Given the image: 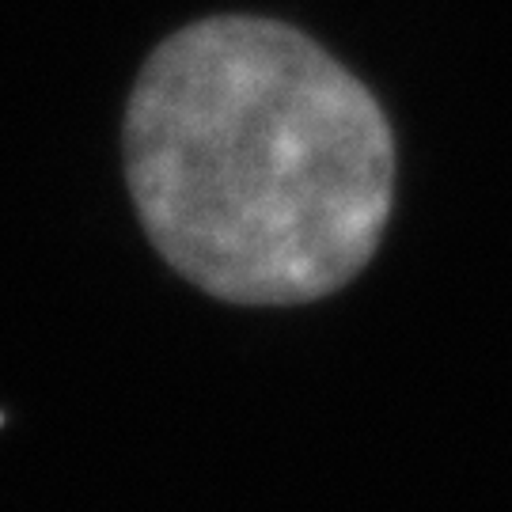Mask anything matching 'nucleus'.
Returning <instances> with one entry per match:
<instances>
[{
  "instance_id": "nucleus-1",
  "label": "nucleus",
  "mask_w": 512,
  "mask_h": 512,
  "mask_svg": "<svg viewBox=\"0 0 512 512\" xmlns=\"http://www.w3.org/2000/svg\"><path fill=\"white\" fill-rule=\"evenodd\" d=\"M122 156L156 255L243 308L346 289L395 205L380 99L308 31L270 16H205L167 35L133 80Z\"/></svg>"
}]
</instances>
